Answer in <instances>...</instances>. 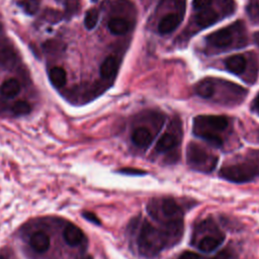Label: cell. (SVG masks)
I'll return each instance as SVG.
<instances>
[{
  "label": "cell",
  "instance_id": "6da1fadb",
  "mask_svg": "<svg viewBox=\"0 0 259 259\" xmlns=\"http://www.w3.org/2000/svg\"><path fill=\"white\" fill-rule=\"evenodd\" d=\"M229 119L223 115H199L193 119V134L214 147L223 146L221 136L229 127Z\"/></svg>",
  "mask_w": 259,
  "mask_h": 259
},
{
  "label": "cell",
  "instance_id": "7a4b0ae2",
  "mask_svg": "<svg viewBox=\"0 0 259 259\" xmlns=\"http://www.w3.org/2000/svg\"><path fill=\"white\" fill-rule=\"evenodd\" d=\"M207 43L220 50L239 49L247 45V33L243 22L234 24L212 33L207 38Z\"/></svg>",
  "mask_w": 259,
  "mask_h": 259
},
{
  "label": "cell",
  "instance_id": "3957f363",
  "mask_svg": "<svg viewBox=\"0 0 259 259\" xmlns=\"http://www.w3.org/2000/svg\"><path fill=\"white\" fill-rule=\"evenodd\" d=\"M137 243L140 253L145 257H154L167 247L162 231L147 221L142 225Z\"/></svg>",
  "mask_w": 259,
  "mask_h": 259
},
{
  "label": "cell",
  "instance_id": "277c9868",
  "mask_svg": "<svg viewBox=\"0 0 259 259\" xmlns=\"http://www.w3.org/2000/svg\"><path fill=\"white\" fill-rule=\"evenodd\" d=\"M148 213L154 220L162 225L171 221L183 220L181 208L170 198L152 200L148 205Z\"/></svg>",
  "mask_w": 259,
  "mask_h": 259
},
{
  "label": "cell",
  "instance_id": "5b68a950",
  "mask_svg": "<svg viewBox=\"0 0 259 259\" xmlns=\"http://www.w3.org/2000/svg\"><path fill=\"white\" fill-rule=\"evenodd\" d=\"M186 161L193 170L211 172L217 166L218 157L203 146L197 143H190L186 149Z\"/></svg>",
  "mask_w": 259,
  "mask_h": 259
},
{
  "label": "cell",
  "instance_id": "8992f818",
  "mask_svg": "<svg viewBox=\"0 0 259 259\" xmlns=\"http://www.w3.org/2000/svg\"><path fill=\"white\" fill-rule=\"evenodd\" d=\"M259 175V167L252 162H243L225 166L220 171V176L235 183H245Z\"/></svg>",
  "mask_w": 259,
  "mask_h": 259
},
{
  "label": "cell",
  "instance_id": "52a82bcc",
  "mask_svg": "<svg viewBox=\"0 0 259 259\" xmlns=\"http://www.w3.org/2000/svg\"><path fill=\"white\" fill-rule=\"evenodd\" d=\"M182 138L181 121L179 118H173L168 126L167 131L158 140L156 145V151L159 153H165L177 148Z\"/></svg>",
  "mask_w": 259,
  "mask_h": 259
},
{
  "label": "cell",
  "instance_id": "ba28073f",
  "mask_svg": "<svg viewBox=\"0 0 259 259\" xmlns=\"http://www.w3.org/2000/svg\"><path fill=\"white\" fill-rule=\"evenodd\" d=\"M184 17V4L180 5L174 12L163 17L158 24V32L167 35L175 31L181 24Z\"/></svg>",
  "mask_w": 259,
  "mask_h": 259
},
{
  "label": "cell",
  "instance_id": "9c48e42d",
  "mask_svg": "<svg viewBox=\"0 0 259 259\" xmlns=\"http://www.w3.org/2000/svg\"><path fill=\"white\" fill-rule=\"evenodd\" d=\"M224 239V234L218 230L214 233H208L200 240L198 248L203 252H213L222 245Z\"/></svg>",
  "mask_w": 259,
  "mask_h": 259
},
{
  "label": "cell",
  "instance_id": "30bf717a",
  "mask_svg": "<svg viewBox=\"0 0 259 259\" xmlns=\"http://www.w3.org/2000/svg\"><path fill=\"white\" fill-rule=\"evenodd\" d=\"M109 32L114 36H123L131 31L134 27L133 21L126 18L115 17L111 18L107 24Z\"/></svg>",
  "mask_w": 259,
  "mask_h": 259
},
{
  "label": "cell",
  "instance_id": "8fae6325",
  "mask_svg": "<svg viewBox=\"0 0 259 259\" xmlns=\"http://www.w3.org/2000/svg\"><path fill=\"white\" fill-rule=\"evenodd\" d=\"M154 134L145 126H138L132 133V142L139 148H147L153 141Z\"/></svg>",
  "mask_w": 259,
  "mask_h": 259
},
{
  "label": "cell",
  "instance_id": "7c38bea8",
  "mask_svg": "<svg viewBox=\"0 0 259 259\" xmlns=\"http://www.w3.org/2000/svg\"><path fill=\"white\" fill-rule=\"evenodd\" d=\"M119 67V60L114 56H108L100 66V75L103 79H113Z\"/></svg>",
  "mask_w": 259,
  "mask_h": 259
},
{
  "label": "cell",
  "instance_id": "4fadbf2b",
  "mask_svg": "<svg viewBox=\"0 0 259 259\" xmlns=\"http://www.w3.org/2000/svg\"><path fill=\"white\" fill-rule=\"evenodd\" d=\"M30 244L35 251L45 253L50 248V237L43 231L35 232L30 239Z\"/></svg>",
  "mask_w": 259,
  "mask_h": 259
},
{
  "label": "cell",
  "instance_id": "5bb4252c",
  "mask_svg": "<svg viewBox=\"0 0 259 259\" xmlns=\"http://www.w3.org/2000/svg\"><path fill=\"white\" fill-rule=\"evenodd\" d=\"M63 237L65 242L70 245V246H78L80 245L83 240H84V234L83 232L75 225H68L64 232H63Z\"/></svg>",
  "mask_w": 259,
  "mask_h": 259
},
{
  "label": "cell",
  "instance_id": "9a60e30c",
  "mask_svg": "<svg viewBox=\"0 0 259 259\" xmlns=\"http://www.w3.org/2000/svg\"><path fill=\"white\" fill-rule=\"evenodd\" d=\"M246 58L242 55H234L225 61L226 68L235 75H242L247 67Z\"/></svg>",
  "mask_w": 259,
  "mask_h": 259
},
{
  "label": "cell",
  "instance_id": "2e32d148",
  "mask_svg": "<svg viewBox=\"0 0 259 259\" xmlns=\"http://www.w3.org/2000/svg\"><path fill=\"white\" fill-rule=\"evenodd\" d=\"M21 91V84L20 82L15 79H8L6 80L3 85L0 86V93L6 98H14L16 97Z\"/></svg>",
  "mask_w": 259,
  "mask_h": 259
},
{
  "label": "cell",
  "instance_id": "e0dca14e",
  "mask_svg": "<svg viewBox=\"0 0 259 259\" xmlns=\"http://www.w3.org/2000/svg\"><path fill=\"white\" fill-rule=\"evenodd\" d=\"M16 61H17V54L11 46H8V45L0 46V65L10 68L16 64Z\"/></svg>",
  "mask_w": 259,
  "mask_h": 259
},
{
  "label": "cell",
  "instance_id": "ac0fdd59",
  "mask_svg": "<svg viewBox=\"0 0 259 259\" xmlns=\"http://www.w3.org/2000/svg\"><path fill=\"white\" fill-rule=\"evenodd\" d=\"M49 78L54 87L62 88L66 84L67 74L62 67H54L49 72Z\"/></svg>",
  "mask_w": 259,
  "mask_h": 259
},
{
  "label": "cell",
  "instance_id": "d6986e66",
  "mask_svg": "<svg viewBox=\"0 0 259 259\" xmlns=\"http://www.w3.org/2000/svg\"><path fill=\"white\" fill-rule=\"evenodd\" d=\"M246 12L251 22L259 25V0H249Z\"/></svg>",
  "mask_w": 259,
  "mask_h": 259
},
{
  "label": "cell",
  "instance_id": "ffe728a7",
  "mask_svg": "<svg viewBox=\"0 0 259 259\" xmlns=\"http://www.w3.org/2000/svg\"><path fill=\"white\" fill-rule=\"evenodd\" d=\"M98 19H99V14L95 9H91L87 12L85 18H84V26L87 30L91 31L93 30L97 23H98Z\"/></svg>",
  "mask_w": 259,
  "mask_h": 259
},
{
  "label": "cell",
  "instance_id": "44dd1931",
  "mask_svg": "<svg viewBox=\"0 0 259 259\" xmlns=\"http://www.w3.org/2000/svg\"><path fill=\"white\" fill-rule=\"evenodd\" d=\"M31 110H32V107L30 103L26 100H18L12 106V111L16 115H25L30 113Z\"/></svg>",
  "mask_w": 259,
  "mask_h": 259
},
{
  "label": "cell",
  "instance_id": "7402d4cb",
  "mask_svg": "<svg viewBox=\"0 0 259 259\" xmlns=\"http://www.w3.org/2000/svg\"><path fill=\"white\" fill-rule=\"evenodd\" d=\"M56 2L65 8V11L69 16L76 14L80 8L79 0H56Z\"/></svg>",
  "mask_w": 259,
  "mask_h": 259
},
{
  "label": "cell",
  "instance_id": "603a6c76",
  "mask_svg": "<svg viewBox=\"0 0 259 259\" xmlns=\"http://www.w3.org/2000/svg\"><path fill=\"white\" fill-rule=\"evenodd\" d=\"M20 6L28 15H35L40 9V0H22Z\"/></svg>",
  "mask_w": 259,
  "mask_h": 259
},
{
  "label": "cell",
  "instance_id": "cb8c5ba5",
  "mask_svg": "<svg viewBox=\"0 0 259 259\" xmlns=\"http://www.w3.org/2000/svg\"><path fill=\"white\" fill-rule=\"evenodd\" d=\"M119 172L126 175H145L146 174L145 171L136 169V168H123V169H120Z\"/></svg>",
  "mask_w": 259,
  "mask_h": 259
},
{
  "label": "cell",
  "instance_id": "d4e9b609",
  "mask_svg": "<svg viewBox=\"0 0 259 259\" xmlns=\"http://www.w3.org/2000/svg\"><path fill=\"white\" fill-rule=\"evenodd\" d=\"M83 217H84L87 221H89V222H91V223H93V224L100 225L99 219H98L93 213H91V212H85V213H83Z\"/></svg>",
  "mask_w": 259,
  "mask_h": 259
},
{
  "label": "cell",
  "instance_id": "484cf974",
  "mask_svg": "<svg viewBox=\"0 0 259 259\" xmlns=\"http://www.w3.org/2000/svg\"><path fill=\"white\" fill-rule=\"evenodd\" d=\"M178 259H200L199 254H197L196 252H191V251H185L184 253H182Z\"/></svg>",
  "mask_w": 259,
  "mask_h": 259
},
{
  "label": "cell",
  "instance_id": "4316f807",
  "mask_svg": "<svg viewBox=\"0 0 259 259\" xmlns=\"http://www.w3.org/2000/svg\"><path fill=\"white\" fill-rule=\"evenodd\" d=\"M231 254L228 250H223L219 253H217V255L213 258V259H230Z\"/></svg>",
  "mask_w": 259,
  "mask_h": 259
},
{
  "label": "cell",
  "instance_id": "83f0119b",
  "mask_svg": "<svg viewBox=\"0 0 259 259\" xmlns=\"http://www.w3.org/2000/svg\"><path fill=\"white\" fill-rule=\"evenodd\" d=\"M253 105H254V109L259 113V94H258V95L256 96V98L254 99Z\"/></svg>",
  "mask_w": 259,
  "mask_h": 259
},
{
  "label": "cell",
  "instance_id": "f1b7e54d",
  "mask_svg": "<svg viewBox=\"0 0 259 259\" xmlns=\"http://www.w3.org/2000/svg\"><path fill=\"white\" fill-rule=\"evenodd\" d=\"M254 41H255L256 45L258 46V48H259V32L254 35Z\"/></svg>",
  "mask_w": 259,
  "mask_h": 259
},
{
  "label": "cell",
  "instance_id": "f546056e",
  "mask_svg": "<svg viewBox=\"0 0 259 259\" xmlns=\"http://www.w3.org/2000/svg\"><path fill=\"white\" fill-rule=\"evenodd\" d=\"M77 259H93V258H92V256H90V255H81V256H79Z\"/></svg>",
  "mask_w": 259,
  "mask_h": 259
}]
</instances>
